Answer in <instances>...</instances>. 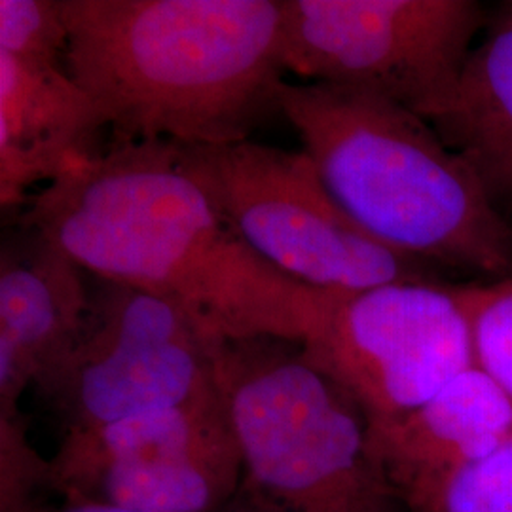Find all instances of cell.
Instances as JSON below:
<instances>
[{
    "label": "cell",
    "instance_id": "obj_1",
    "mask_svg": "<svg viewBox=\"0 0 512 512\" xmlns=\"http://www.w3.org/2000/svg\"><path fill=\"white\" fill-rule=\"evenodd\" d=\"M19 226L92 277L179 302L217 340L304 344L334 296L256 255L167 141L107 148L33 192Z\"/></svg>",
    "mask_w": 512,
    "mask_h": 512
},
{
    "label": "cell",
    "instance_id": "obj_2",
    "mask_svg": "<svg viewBox=\"0 0 512 512\" xmlns=\"http://www.w3.org/2000/svg\"><path fill=\"white\" fill-rule=\"evenodd\" d=\"M65 67L110 147H211L279 114L281 0H65Z\"/></svg>",
    "mask_w": 512,
    "mask_h": 512
},
{
    "label": "cell",
    "instance_id": "obj_3",
    "mask_svg": "<svg viewBox=\"0 0 512 512\" xmlns=\"http://www.w3.org/2000/svg\"><path fill=\"white\" fill-rule=\"evenodd\" d=\"M277 97L332 198L366 234L425 266L511 277V220L423 116L329 84L285 80Z\"/></svg>",
    "mask_w": 512,
    "mask_h": 512
},
{
    "label": "cell",
    "instance_id": "obj_4",
    "mask_svg": "<svg viewBox=\"0 0 512 512\" xmlns=\"http://www.w3.org/2000/svg\"><path fill=\"white\" fill-rule=\"evenodd\" d=\"M215 376L249 511L406 512L363 410L298 342L220 340Z\"/></svg>",
    "mask_w": 512,
    "mask_h": 512
},
{
    "label": "cell",
    "instance_id": "obj_5",
    "mask_svg": "<svg viewBox=\"0 0 512 512\" xmlns=\"http://www.w3.org/2000/svg\"><path fill=\"white\" fill-rule=\"evenodd\" d=\"M190 175L256 255L298 283L353 293L433 281L429 266L389 249L332 198L304 150L251 139L181 147Z\"/></svg>",
    "mask_w": 512,
    "mask_h": 512
},
{
    "label": "cell",
    "instance_id": "obj_6",
    "mask_svg": "<svg viewBox=\"0 0 512 512\" xmlns=\"http://www.w3.org/2000/svg\"><path fill=\"white\" fill-rule=\"evenodd\" d=\"M92 279L74 348L37 385L65 433L219 395L220 340L190 311L160 294Z\"/></svg>",
    "mask_w": 512,
    "mask_h": 512
},
{
    "label": "cell",
    "instance_id": "obj_7",
    "mask_svg": "<svg viewBox=\"0 0 512 512\" xmlns=\"http://www.w3.org/2000/svg\"><path fill=\"white\" fill-rule=\"evenodd\" d=\"M285 71L376 93L425 120L454 90L482 27L475 0H281Z\"/></svg>",
    "mask_w": 512,
    "mask_h": 512
},
{
    "label": "cell",
    "instance_id": "obj_8",
    "mask_svg": "<svg viewBox=\"0 0 512 512\" xmlns=\"http://www.w3.org/2000/svg\"><path fill=\"white\" fill-rule=\"evenodd\" d=\"M300 348L359 404L368 425L414 412L475 365L458 287L439 281L334 293Z\"/></svg>",
    "mask_w": 512,
    "mask_h": 512
},
{
    "label": "cell",
    "instance_id": "obj_9",
    "mask_svg": "<svg viewBox=\"0 0 512 512\" xmlns=\"http://www.w3.org/2000/svg\"><path fill=\"white\" fill-rule=\"evenodd\" d=\"M50 465L65 501L141 512H217L243 480L220 395L65 433Z\"/></svg>",
    "mask_w": 512,
    "mask_h": 512
},
{
    "label": "cell",
    "instance_id": "obj_10",
    "mask_svg": "<svg viewBox=\"0 0 512 512\" xmlns=\"http://www.w3.org/2000/svg\"><path fill=\"white\" fill-rule=\"evenodd\" d=\"M90 275L55 243L21 228L0 253V416L74 348L90 306Z\"/></svg>",
    "mask_w": 512,
    "mask_h": 512
},
{
    "label": "cell",
    "instance_id": "obj_11",
    "mask_svg": "<svg viewBox=\"0 0 512 512\" xmlns=\"http://www.w3.org/2000/svg\"><path fill=\"white\" fill-rule=\"evenodd\" d=\"M103 112L65 65L0 55V203L21 209L31 188L59 181L107 148Z\"/></svg>",
    "mask_w": 512,
    "mask_h": 512
},
{
    "label": "cell",
    "instance_id": "obj_12",
    "mask_svg": "<svg viewBox=\"0 0 512 512\" xmlns=\"http://www.w3.org/2000/svg\"><path fill=\"white\" fill-rule=\"evenodd\" d=\"M512 439V399L471 366L399 420L370 425V444L404 509L461 467Z\"/></svg>",
    "mask_w": 512,
    "mask_h": 512
},
{
    "label": "cell",
    "instance_id": "obj_13",
    "mask_svg": "<svg viewBox=\"0 0 512 512\" xmlns=\"http://www.w3.org/2000/svg\"><path fill=\"white\" fill-rule=\"evenodd\" d=\"M427 122L473 169L488 198L509 219L512 211V6L507 21L471 50L454 90Z\"/></svg>",
    "mask_w": 512,
    "mask_h": 512
},
{
    "label": "cell",
    "instance_id": "obj_14",
    "mask_svg": "<svg viewBox=\"0 0 512 512\" xmlns=\"http://www.w3.org/2000/svg\"><path fill=\"white\" fill-rule=\"evenodd\" d=\"M469 321L475 366L512 399V275L482 285H459Z\"/></svg>",
    "mask_w": 512,
    "mask_h": 512
},
{
    "label": "cell",
    "instance_id": "obj_15",
    "mask_svg": "<svg viewBox=\"0 0 512 512\" xmlns=\"http://www.w3.org/2000/svg\"><path fill=\"white\" fill-rule=\"evenodd\" d=\"M406 512H512V439L440 480Z\"/></svg>",
    "mask_w": 512,
    "mask_h": 512
},
{
    "label": "cell",
    "instance_id": "obj_16",
    "mask_svg": "<svg viewBox=\"0 0 512 512\" xmlns=\"http://www.w3.org/2000/svg\"><path fill=\"white\" fill-rule=\"evenodd\" d=\"M67 46L65 0H0V55L65 65Z\"/></svg>",
    "mask_w": 512,
    "mask_h": 512
},
{
    "label": "cell",
    "instance_id": "obj_17",
    "mask_svg": "<svg viewBox=\"0 0 512 512\" xmlns=\"http://www.w3.org/2000/svg\"><path fill=\"white\" fill-rule=\"evenodd\" d=\"M52 490V465L29 439L23 414L0 416V512H40L38 494Z\"/></svg>",
    "mask_w": 512,
    "mask_h": 512
},
{
    "label": "cell",
    "instance_id": "obj_18",
    "mask_svg": "<svg viewBox=\"0 0 512 512\" xmlns=\"http://www.w3.org/2000/svg\"><path fill=\"white\" fill-rule=\"evenodd\" d=\"M40 512H141L95 501H65L61 507H44Z\"/></svg>",
    "mask_w": 512,
    "mask_h": 512
}]
</instances>
